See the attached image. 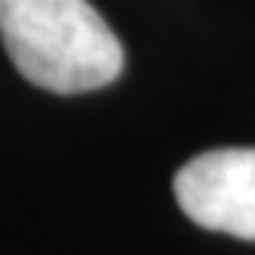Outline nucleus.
Returning a JSON list of instances; mask_svg holds the SVG:
<instances>
[{"label": "nucleus", "instance_id": "obj_1", "mask_svg": "<svg viewBox=\"0 0 255 255\" xmlns=\"http://www.w3.org/2000/svg\"><path fill=\"white\" fill-rule=\"evenodd\" d=\"M0 37L19 74L59 96L108 86L123 46L86 0H0Z\"/></svg>", "mask_w": 255, "mask_h": 255}, {"label": "nucleus", "instance_id": "obj_2", "mask_svg": "<svg viewBox=\"0 0 255 255\" xmlns=\"http://www.w3.org/2000/svg\"><path fill=\"white\" fill-rule=\"evenodd\" d=\"M172 188L194 225L255 240V148L200 154L175 172Z\"/></svg>", "mask_w": 255, "mask_h": 255}]
</instances>
